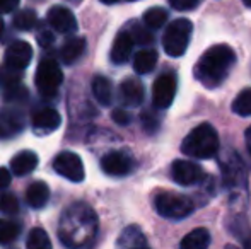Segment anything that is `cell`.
<instances>
[{
	"mask_svg": "<svg viewBox=\"0 0 251 249\" xmlns=\"http://www.w3.org/2000/svg\"><path fill=\"white\" fill-rule=\"evenodd\" d=\"M157 65V51L152 50V48H146V50H140L139 53H135L133 57V70H135L139 75H146L151 73L152 70Z\"/></svg>",
	"mask_w": 251,
	"mask_h": 249,
	"instance_id": "obj_22",
	"label": "cell"
},
{
	"mask_svg": "<svg viewBox=\"0 0 251 249\" xmlns=\"http://www.w3.org/2000/svg\"><path fill=\"white\" fill-rule=\"evenodd\" d=\"M142 120H144V126H146V128L149 130V132H154V130L157 128V125H159L157 120H152V118H151V113L144 114Z\"/></svg>",
	"mask_w": 251,
	"mask_h": 249,
	"instance_id": "obj_37",
	"label": "cell"
},
{
	"mask_svg": "<svg viewBox=\"0 0 251 249\" xmlns=\"http://www.w3.org/2000/svg\"><path fill=\"white\" fill-rule=\"evenodd\" d=\"M169 5L175 10H179V12H185V10H193L199 7L200 0H168Z\"/></svg>",
	"mask_w": 251,
	"mask_h": 249,
	"instance_id": "obj_32",
	"label": "cell"
},
{
	"mask_svg": "<svg viewBox=\"0 0 251 249\" xmlns=\"http://www.w3.org/2000/svg\"><path fill=\"white\" fill-rule=\"evenodd\" d=\"M12 24L19 31H31L38 24V14L33 9H23L19 12H16Z\"/></svg>",
	"mask_w": 251,
	"mask_h": 249,
	"instance_id": "obj_25",
	"label": "cell"
},
{
	"mask_svg": "<svg viewBox=\"0 0 251 249\" xmlns=\"http://www.w3.org/2000/svg\"><path fill=\"white\" fill-rule=\"evenodd\" d=\"M36 40L41 48H48L53 43V33L48 29H45V27H41V29L36 33Z\"/></svg>",
	"mask_w": 251,
	"mask_h": 249,
	"instance_id": "obj_34",
	"label": "cell"
},
{
	"mask_svg": "<svg viewBox=\"0 0 251 249\" xmlns=\"http://www.w3.org/2000/svg\"><path fill=\"white\" fill-rule=\"evenodd\" d=\"M232 111L239 116H251V89H245L232 101Z\"/></svg>",
	"mask_w": 251,
	"mask_h": 249,
	"instance_id": "obj_29",
	"label": "cell"
},
{
	"mask_svg": "<svg viewBox=\"0 0 251 249\" xmlns=\"http://www.w3.org/2000/svg\"><path fill=\"white\" fill-rule=\"evenodd\" d=\"M178 89V79L173 72H164L155 79L152 86V101L159 110H168L173 104Z\"/></svg>",
	"mask_w": 251,
	"mask_h": 249,
	"instance_id": "obj_8",
	"label": "cell"
},
{
	"mask_svg": "<svg viewBox=\"0 0 251 249\" xmlns=\"http://www.w3.org/2000/svg\"><path fill=\"white\" fill-rule=\"evenodd\" d=\"M155 212L169 220H183L190 217L195 210V203L186 195L171 191H161L154 198Z\"/></svg>",
	"mask_w": 251,
	"mask_h": 249,
	"instance_id": "obj_4",
	"label": "cell"
},
{
	"mask_svg": "<svg viewBox=\"0 0 251 249\" xmlns=\"http://www.w3.org/2000/svg\"><path fill=\"white\" fill-rule=\"evenodd\" d=\"M60 123H62V116L53 108H41L31 118V128L38 136L51 135L60 128Z\"/></svg>",
	"mask_w": 251,
	"mask_h": 249,
	"instance_id": "obj_11",
	"label": "cell"
},
{
	"mask_svg": "<svg viewBox=\"0 0 251 249\" xmlns=\"http://www.w3.org/2000/svg\"><path fill=\"white\" fill-rule=\"evenodd\" d=\"M26 246L29 249H50L51 248V241L48 237V234L45 232L40 227H34L29 232L26 241Z\"/></svg>",
	"mask_w": 251,
	"mask_h": 249,
	"instance_id": "obj_28",
	"label": "cell"
},
{
	"mask_svg": "<svg viewBox=\"0 0 251 249\" xmlns=\"http://www.w3.org/2000/svg\"><path fill=\"white\" fill-rule=\"evenodd\" d=\"M21 0H0V14H10L17 9Z\"/></svg>",
	"mask_w": 251,
	"mask_h": 249,
	"instance_id": "obj_35",
	"label": "cell"
},
{
	"mask_svg": "<svg viewBox=\"0 0 251 249\" xmlns=\"http://www.w3.org/2000/svg\"><path fill=\"white\" fill-rule=\"evenodd\" d=\"M181 249H205L210 246V232L203 227L193 229L190 234H186L179 243Z\"/></svg>",
	"mask_w": 251,
	"mask_h": 249,
	"instance_id": "obj_24",
	"label": "cell"
},
{
	"mask_svg": "<svg viewBox=\"0 0 251 249\" xmlns=\"http://www.w3.org/2000/svg\"><path fill=\"white\" fill-rule=\"evenodd\" d=\"M19 234H21L19 224L7 219H0V246L12 244L19 237Z\"/></svg>",
	"mask_w": 251,
	"mask_h": 249,
	"instance_id": "obj_26",
	"label": "cell"
},
{
	"mask_svg": "<svg viewBox=\"0 0 251 249\" xmlns=\"http://www.w3.org/2000/svg\"><path fill=\"white\" fill-rule=\"evenodd\" d=\"M243 3H245L246 7H251V0H243Z\"/></svg>",
	"mask_w": 251,
	"mask_h": 249,
	"instance_id": "obj_41",
	"label": "cell"
},
{
	"mask_svg": "<svg viewBox=\"0 0 251 249\" xmlns=\"http://www.w3.org/2000/svg\"><path fill=\"white\" fill-rule=\"evenodd\" d=\"M38 162H40V159L33 150H23L10 159V171L16 176H26L36 169Z\"/></svg>",
	"mask_w": 251,
	"mask_h": 249,
	"instance_id": "obj_18",
	"label": "cell"
},
{
	"mask_svg": "<svg viewBox=\"0 0 251 249\" xmlns=\"http://www.w3.org/2000/svg\"><path fill=\"white\" fill-rule=\"evenodd\" d=\"M50 200V188L43 181H34L26 191V202L33 208H43Z\"/></svg>",
	"mask_w": 251,
	"mask_h": 249,
	"instance_id": "obj_20",
	"label": "cell"
},
{
	"mask_svg": "<svg viewBox=\"0 0 251 249\" xmlns=\"http://www.w3.org/2000/svg\"><path fill=\"white\" fill-rule=\"evenodd\" d=\"M111 118L115 123L122 125V126H126L132 121V116H130V113H126L125 110H122V108H116V110H113L111 113Z\"/></svg>",
	"mask_w": 251,
	"mask_h": 249,
	"instance_id": "obj_33",
	"label": "cell"
},
{
	"mask_svg": "<svg viewBox=\"0 0 251 249\" xmlns=\"http://www.w3.org/2000/svg\"><path fill=\"white\" fill-rule=\"evenodd\" d=\"M10 171L5 169V167H0V189L7 188L10 184Z\"/></svg>",
	"mask_w": 251,
	"mask_h": 249,
	"instance_id": "obj_36",
	"label": "cell"
},
{
	"mask_svg": "<svg viewBox=\"0 0 251 249\" xmlns=\"http://www.w3.org/2000/svg\"><path fill=\"white\" fill-rule=\"evenodd\" d=\"M118 248H146L147 239L139 226H128L116 241Z\"/></svg>",
	"mask_w": 251,
	"mask_h": 249,
	"instance_id": "obj_21",
	"label": "cell"
},
{
	"mask_svg": "<svg viewBox=\"0 0 251 249\" xmlns=\"http://www.w3.org/2000/svg\"><path fill=\"white\" fill-rule=\"evenodd\" d=\"M219 166L222 171V178H224V183L227 184V188L231 191L236 193H246V169L245 164H243L241 157L234 152V150H226L224 154L219 159Z\"/></svg>",
	"mask_w": 251,
	"mask_h": 249,
	"instance_id": "obj_7",
	"label": "cell"
},
{
	"mask_svg": "<svg viewBox=\"0 0 251 249\" xmlns=\"http://www.w3.org/2000/svg\"><path fill=\"white\" fill-rule=\"evenodd\" d=\"M130 2H133V0H130Z\"/></svg>",
	"mask_w": 251,
	"mask_h": 249,
	"instance_id": "obj_42",
	"label": "cell"
},
{
	"mask_svg": "<svg viewBox=\"0 0 251 249\" xmlns=\"http://www.w3.org/2000/svg\"><path fill=\"white\" fill-rule=\"evenodd\" d=\"M171 176L181 186H192V184H197L203 180L205 173L199 164L178 159L171 166Z\"/></svg>",
	"mask_w": 251,
	"mask_h": 249,
	"instance_id": "obj_12",
	"label": "cell"
},
{
	"mask_svg": "<svg viewBox=\"0 0 251 249\" xmlns=\"http://www.w3.org/2000/svg\"><path fill=\"white\" fill-rule=\"evenodd\" d=\"M3 29H5V24H3V19L0 17V38H2V34H3Z\"/></svg>",
	"mask_w": 251,
	"mask_h": 249,
	"instance_id": "obj_39",
	"label": "cell"
},
{
	"mask_svg": "<svg viewBox=\"0 0 251 249\" xmlns=\"http://www.w3.org/2000/svg\"><path fill=\"white\" fill-rule=\"evenodd\" d=\"M26 126L24 114L16 108H3L0 110V138H12L19 135Z\"/></svg>",
	"mask_w": 251,
	"mask_h": 249,
	"instance_id": "obj_15",
	"label": "cell"
},
{
	"mask_svg": "<svg viewBox=\"0 0 251 249\" xmlns=\"http://www.w3.org/2000/svg\"><path fill=\"white\" fill-rule=\"evenodd\" d=\"M84 51H86V40L79 36H72L60 48V58H62L63 63L70 65V63H75L79 60Z\"/></svg>",
	"mask_w": 251,
	"mask_h": 249,
	"instance_id": "obj_19",
	"label": "cell"
},
{
	"mask_svg": "<svg viewBox=\"0 0 251 249\" xmlns=\"http://www.w3.org/2000/svg\"><path fill=\"white\" fill-rule=\"evenodd\" d=\"M101 169L108 176L122 178L135 169V160L130 154L122 152V150H113L101 157Z\"/></svg>",
	"mask_w": 251,
	"mask_h": 249,
	"instance_id": "obj_10",
	"label": "cell"
},
{
	"mask_svg": "<svg viewBox=\"0 0 251 249\" xmlns=\"http://www.w3.org/2000/svg\"><path fill=\"white\" fill-rule=\"evenodd\" d=\"M0 210L7 215H14L19 212V202L14 195H2L0 196Z\"/></svg>",
	"mask_w": 251,
	"mask_h": 249,
	"instance_id": "obj_31",
	"label": "cell"
},
{
	"mask_svg": "<svg viewBox=\"0 0 251 249\" xmlns=\"http://www.w3.org/2000/svg\"><path fill=\"white\" fill-rule=\"evenodd\" d=\"M236 65V53L229 45H214L200 57L195 65V79L207 89H215Z\"/></svg>",
	"mask_w": 251,
	"mask_h": 249,
	"instance_id": "obj_2",
	"label": "cell"
},
{
	"mask_svg": "<svg viewBox=\"0 0 251 249\" xmlns=\"http://www.w3.org/2000/svg\"><path fill=\"white\" fill-rule=\"evenodd\" d=\"M33 60V48L27 41L17 40L10 43L5 50V65L16 70H24Z\"/></svg>",
	"mask_w": 251,
	"mask_h": 249,
	"instance_id": "obj_13",
	"label": "cell"
},
{
	"mask_svg": "<svg viewBox=\"0 0 251 249\" xmlns=\"http://www.w3.org/2000/svg\"><path fill=\"white\" fill-rule=\"evenodd\" d=\"M93 96L101 106H109L113 101V86L111 80L102 75H96L93 79Z\"/></svg>",
	"mask_w": 251,
	"mask_h": 249,
	"instance_id": "obj_23",
	"label": "cell"
},
{
	"mask_svg": "<svg viewBox=\"0 0 251 249\" xmlns=\"http://www.w3.org/2000/svg\"><path fill=\"white\" fill-rule=\"evenodd\" d=\"M245 140H246V149H248L250 156H251V126H248L245 132Z\"/></svg>",
	"mask_w": 251,
	"mask_h": 249,
	"instance_id": "obj_38",
	"label": "cell"
},
{
	"mask_svg": "<svg viewBox=\"0 0 251 249\" xmlns=\"http://www.w3.org/2000/svg\"><path fill=\"white\" fill-rule=\"evenodd\" d=\"M98 230V219L89 205L74 203L62 213L58 236L65 246L80 248L94 239Z\"/></svg>",
	"mask_w": 251,
	"mask_h": 249,
	"instance_id": "obj_1",
	"label": "cell"
},
{
	"mask_svg": "<svg viewBox=\"0 0 251 249\" xmlns=\"http://www.w3.org/2000/svg\"><path fill=\"white\" fill-rule=\"evenodd\" d=\"M133 46H135V41H133L132 34L125 29L120 31V33L116 34L115 41H113L111 53H109L111 62L115 63V65H123V63H126L130 60V57H132Z\"/></svg>",
	"mask_w": 251,
	"mask_h": 249,
	"instance_id": "obj_16",
	"label": "cell"
},
{
	"mask_svg": "<svg viewBox=\"0 0 251 249\" xmlns=\"http://www.w3.org/2000/svg\"><path fill=\"white\" fill-rule=\"evenodd\" d=\"M53 169L56 174H60L65 180L72 181V183H80L86 178V171H84L82 159L77 156L75 152H62L55 157L53 160Z\"/></svg>",
	"mask_w": 251,
	"mask_h": 249,
	"instance_id": "obj_9",
	"label": "cell"
},
{
	"mask_svg": "<svg viewBox=\"0 0 251 249\" xmlns=\"http://www.w3.org/2000/svg\"><path fill=\"white\" fill-rule=\"evenodd\" d=\"M132 33H128L132 34V38H133V41L135 43H139V45H151L152 41H154V36L151 34V31H147V29H144L140 24H137V23H133L132 24Z\"/></svg>",
	"mask_w": 251,
	"mask_h": 249,
	"instance_id": "obj_30",
	"label": "cell"
},
{
	"mask_svg": "<svg viewBox=\"0 0 251 249\" xmlns=\"http://www.w3.org/2000/svg\"><path fill=\"white\" fill-rule=\"evenodd\" d=\"M219 135L210 123H201L185 136L181 152L195 159H212L219 152Z\"/></svg>",
	"mask_w": 251,
	"mask_h": 249,
	"instance_id": "obj_3",
	"label": "cell"
},
{
	"mask_svg": "<svg viewBox=\"0 0 251 249\" xmlns=\"http://www.w3.org/2000/svg\"><path fill=\"white\" fill-rule=\"evenodd\" d=\"M63 82V73L60 70L58 63L53 58H43L40 62L34 73V84L38 92L47 99H51L58 94V89Z\"/></svg>",
	"mask_w": 251,
	"mask_h": 249,
	"instance_id": "obj_6",
	"label": "cell"
},
{
	"mask_svg": "<svg viewBox=\"0 0 251 249\" xmlns=\"http://www.w3.org/2000/svg\"><path fill=\"white\" fill-rule=\"evenodd\" d=\"M193 33V24L192 21L185 19H176L166 27L164 36H162V46L164 51L173 58H179L186 53L188 50L190 40H192Z\"/></svg>",
	"mask_w": 251,
	"mask_h": 249,
	"instance_id": "obj_5",
	"label": "cell"
},
{
	"mask_svg": "<svg viewBox=\"0 0 251 249\" xmlns=\"http://www.w3.org/2000/svg\"><path fill=\"white\" fill-rule=\"evenodd\" d=\"M168 21V12L161 7H151L144 12V24L149 29H159Z\"/></svg>",
	"mask_w": 251,
	"mask_h": 249,
	"instance_id": "obj_27",
	"label": "cell"
},
{
	"mask_svg": "<svg viewBox=\"0 0 251 249\" xmlns=\"http://www.w3.org/2000/svg\"><path fill=\"white\" fill-rule=\"evenodd\" d=\"M47 19L53 29L62 34H72L77 31L75 16L72 14V10L63 5H53L51 9L48 10Z\"/></svg>",
	"mask_w": 251,
	"mask_h": 249,
	"instance_id": "obj_14",
	"label": "cell"
},
{
	"mask_svg": "<svg viewBox=\"0 0 251 249\" xmlns=\"http://www.w3.org/2000/svg\"><path fill=\"white\" fill-rule=\"evenodd\" d=\"M102 3H108V5H111V3H116L118 0H101Z\"/></svg>",
	"mask_w": 251,
	"mask_h": 249,
	"instance_id": "obj_40",
	"label": "cell"
},
{
	"mask_svg": "<svg viewBox=\"0 0 251 249\" xmlns=\"http://www.w3.org/2000/svg\"><path fill=\"white\" fill-rule=\"evenodd\" d=\"M120 96H122V101L126 104V106H140L144 101V96H146V91H144V86L140 80L137 79H125L120 86Z\"/></svg>",
	"mask_w": 251,
	"mask_h": 249,
	"instance_id": "obj_17",
	"label": "cell"
}]
</instances>
